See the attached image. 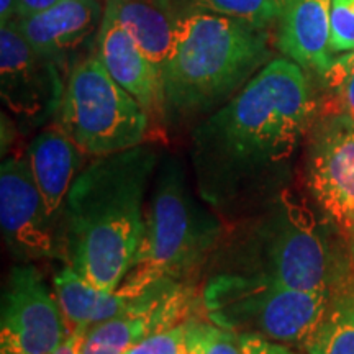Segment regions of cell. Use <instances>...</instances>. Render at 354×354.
Instances as JSON below:
<instances>
[{
	"label": "cell",
	"mask_w": 354,
	"mask_h": 354,
	"mask_svg": "<svg viewBox=\"0 0 354 354\" xmlns=\"http://www.w3.org/2000/svg\"><path fill=\"white\" fill-rule=\"evenodd\" d=\"M218 271L251 274L310 292L333 290L342 282L315 215L290 189H282L241 228Z\"/></svg>",
	"instance_id": "4"
},
{
	"label": "cell",
	"mask_w": 354,
	"mask_h": 354,
	"mask_svg": "<svg viewBox=\"0 0 354 354\" xmlns=\"http://www.w3.org/2000/svg\"><path fill=\"white\" fill-rule=\"evenodd\" d=\"M97 56L109 74L138 100L149 120H159L166 112L165 84L131 35L120 24L112 3H105L97 30Z\"/></svg>",
	"instance_id": "13"
},
{
	"label": "cell",
	"mask_w": 354,
	"mask_h": 354,
	"mask_svg": "<svg viewBox=\"0 0 354 354\" xmlns=\"http://www.w3.org/2000/svg\"><path fill=\"white\" fill-rule=\"evenodd\" d=\"M317 109L307 73L287 57L269 61L192 131L197 196L225 221L258 212L281 192Z\"/></svg>",
	"instance_id": "1"
},
{
	"label": "cell",
	"mask_w": 354,
	"mask_h": 354,
	"mask_svg": "<svg viewBox=\"0 0 354 354\" xmlns=\"http://www.w3.org/2000/svg\"><path fill=\"white\" fill-rule=\"evenodd\" d=\"M302 346L307 354H354V279L335 286L325 313Z\"/></svg>",
	"instance_id": "19"
},
{
	"label": "cell",
	"mask_w": 354,
	"mask_h": 354,
	"mask_svg": "<svg viewBox=\"0 0 354 354\" xmlns=\"http://www.w3.org/2000/svg\"><path fill=\"white\" fill-rule=\"evenodd\" d=\"M127 354H189L185 322L146 336L128 349Z\"/></svg>",
	"instance_id": "24"
},
{
	"label": "cell",
	"mask_w": 354,
	"mask_h": 354,
	"mask_svg": "<svg viewBox=\"0 0 354 354\" xmlns=\"http://www.w3.org/2000/svg\"><path fill=\"white\" fill-rule=\"evenodd\" d=\"M290 2H292V0H276V3H277V6L282 8V12H284V8H286L287 6H289Z\"/></svg>",
	"instance_id": "29"
},
{
	"label": "cell",
	"mask_w": 354,
	"mask_h": 354,
	"mask_svg": "<svg viewBox=\"0 0 354 354\" xmlns=\"http://www.w3.org/2000/svg\"><path fill=\"white\" fill-rule=\"evenodd\" d=\"M63 68L26 41L13 21L0 28V95L20 120L38 127L57 117L66 77Z\"/></svg>",
	"instance_id": "10"
},
{
	"label": "cell",
	"mask_w": 354,
	"mask_h": 354,
	"mask_svg": "<svg viewBox=\"0 0 354 354\" xmlns=\"http://www.w3.org/2000/svg\"><path fill=\"white\" fill-rule=\"evenodd\" d=\"M87 330H76L73 331L68 338L64 339L63 344L56 349L53 354H81V346L84 335H86Z\"/></svg>",
	"instance_id": "27"
},
{
	"label": "cell",
	"mask_w": 354,
	"mask_h": 354,
	"mask_svg": "<svg viewBox=\"0 0 354 354\" xmlns=\"http://www.w3.org/2000/svg\"><path fill=\"white\" fill-rule=\"evenodd\" d=\"M56 122L92 158L143 145L151 125L138 100L110 76L97 55L68 71Z\"/></svg>",
	"instance_id": "7"
},
{
	"label": "cell",
	"mask_w": 354,
	"mask_h": 354,
	"mask_svg": "<svg viewBox=\"0 0 354 354\" xmlns=\"http://www.w3.org/2000/svg\"><path fill=\"white\" fill-rule=\"evenodd\" d=\"M120 24L159 74L165 73L179 15L171 0H109Z\"/></svg>",
	"instance_id": "18"
},
{
	"label": "cell",
	"mask_w": 354,
	"mask_h": 354,
	"mask_svg": "<svg viewBox=\"0 0 354 354\" xmlns=\"http://www.w3.org/2000/svg\"><path fill=\"white\" fill-rule=\"evenodd\" d=\"M330 30L333 55L354 51V0H331Z\"/></svg>",
	"instance_id": "23"
},
{
	"label": "cell",
	"mask_w": 354,
	"mask_h": 354,
	"mask_svg": "<svg viewBox=\"0 0 354 354\" xmlns=\"http://www.w3.org/2000/svg\"><path fill=\"white\" fill-rule=\"evenodd\" d=\"M353 259H354V251H353Z\"/></svg>",
	"instance_id": "31"
},
{
	"label": "cell",
	"mask_w": 354,
	"mask_h": 354,
	"mask_svg": "<svg viewBox=\"0 0 354 354\" xmlns=\"http://www.w3.org/2000/svg\"><path fill=\"white\" fill-rule=\"evenodd\" d=\"M57 2L59 0H17V19L37 15L56 6Z\"/></svg>",
	"instance_id": "26"
},
{
	"label": "cell",
	"mask_w": 354,
	"mask_h": 354,
	"mask_svg": "<svg viewBox=\"0 0 354 354\" xmlns=\"http://www.w3.org/2000/svg\"><path fill=\"white\" fill-rule=\"evenodd\" d=\"M156 167L158 153L146 143L95 158L66 197L61 254L97 289L117 290L135 266Z\"/></svg>",
	"instance_id": "2"
},
{
	"label": "cell",
	"mask_w": 354,
	"mask_h": 354,
	"mask_svg": "<svg viewBox=\"0 0 354 354\" xmlns=\"http://www.w3.org/2000/svg\"><path fill=\"white\" fill-rule=\"evenodd\" d=\"M48 215L26 156H8L0 167V227L13 256L38 261L61 254L55 223Z\"/></svg>",
	"instance_id": "12"
},
{
	"label": "cell",
	"mask_w": 354,
	"mask_h": 354,
	"mask_svg": "<svg viewBox=\"0 0 354 354\" xmlns=\"http://www.w3.org/2000/svg\"><path fill=\"white\" fill-rule=\"evenodd\" d=\"M243 354H297L289 348L259 335H241Z\"/></svg>",
	"instance_id": "25"
},
{
	"label": "cell",
	"mask_w": 354,
	"mask_h": 354,
	"mask_svg": "<svg viewBox=\"0 0 354 354\" xmlns=\"http://www.w3.org/2000/svg\"><path fill=\"white\" fill-rule=\"evenodd\" d=\"M102 17L100 0H59L48 10L12 21L35 50L66 69L71 55L99 30Z\"/></svg>",
	"instance_id": "14"
},
{
	"label": "cell",
	"mask_w": 354,
	"mask_h": 354,
	"mask_svg": "<svg viewBox=\"0 0 354 354\" xmlns=\"http://www.w3.org/2000/svg\"><path fill=\"white\" fill-rule=\"evenodd\" d=\"M185 339L189 354H243L241 335L210 320L189 318L185 322Z\"/></svg>",
	"instance_id": "20"
},
{
	"label": "cell",
	"mask_w": 354,
	"mask_h": 354,
	"mask_svg": "<svg viewBox=\"0 0 354 354\" xmlns=\"http://www.w3.org/2000/svg\"><path fill=\"white\" fill-rule=\"evenodd\" d=\"M343 57H346L348 61H354V51H349V53H344V55H342Z\"/></svg>",
	"instance_id": "30"
},
{
	"label": "cell",
	"mask_w": 354,
	"mask_h": 354,
	"mask_svg": "<svg viewBox=\"0 0 354 354\" xmlns=\"http://www.w3.org/2000/svg\"><path fill=\"white\" fill-rule=\"evenodd\" d=\"M330 91L323 113H344L354 118V61L335 57L328 73L322 77Z\"/></svg>",
	"instance_id": "22"
},
{
	"label": "cell",
	"mask_w": 354,
	"mask_h": 354,
	"mask_svg": "<svg viewBox=\"0 0 354 354\" xmlns=\"http://www.w3.org/2000/svg\"><path fill=\"white\" fill-rule=\"evenodd\" d=\"M330 297L331 290H299L251 274L216 271L203 286L202 310L221 328L304 344Z\"/></svg>",
	"instance_id": "6"
},
{
	"label": "cell",
	"mask_w": 354,
	"mask_h": 354,
	"mask_svg": "<svg viewBox=\"0 0 354 354\" xmlns=\"http://www.w3.org/2000/svg\"><path fill=\"white\" fill-rule=\"evenodd\" d=\"M71 335L56 295L35 266L10 271L2 297L0 353L53 354Z\"/></svg>",
	"instance_id": "9"
},
{
	"label": "cell",
	"mask_w": 354,
	"mask_h": 354,
	"mask_svg": "<svg viewBox=\"0 0 354 354\" xmlns=\"http://www.w3.org/2000/svg\"><path fill=\"white\" fill-rule=\"evenodd\" d=\"M223 234L216 214L190 190L183 165L162 162L145 210V232L135 266L125 279L151 286L161 279L192 284Z\"/></svg>",
	"instance_id": "5"
},
{
	"label": "cell",
	"mask_w": 354,
	"mask_h": 354,
	"mask_svg": "<svg viewBox=\"0 0 354 354\" xmlns=\"http://www.w3.org/2000/svg\"><path fill=\"white\" fill-rule=\"evenodd\" d=\"M305 179L318 207L354 243V118L323 113L313 123Z\"/></svg>",
	"instance_id": "8"
},
{
	"label": "cell",
	"mask_w": 354,
	"mask_h": 354,
	"mask_svg": "<svg viewBox=\"0 0 354 354\" xmlns=\"http://www.w3.org/2000/svg\"><path fill=\"white\" fill-rule=\"evenodd\" d=\"M331 0H292L279 24L276 44L287 59L305 73L323 77L335 57L330 48Z\"/></svg>",
	"instance_id": "15"
},
{
	"label": "cell",
	"mask_w": 354,
	"mask_h": 354,
	"mask_svg": "<svg viewBox=\"0 0 354 354\" xmlns=\"http://www.w3.org/2000/svg\"><path fill=\"white\" fill-rule=\"evenodd\" d=\"M197 302L194 284L161 279L146 287L128 312L88 328L81 354H127L146 336L192 318Z\"/></svg>",
	"instance_id": "11"
},
{
	"label": "cell",
	"mask_w": 354,
	"mask_h": 354,
	"mask_svg": "<svg viewBox=\"0 0 354 354\" xmlns=\"http://www.w3.org/2000/svg\"><path fill=\"white\" fill-rule=\"evenodd\" d=\"M17 19V0H0V24Z\"/></svg>",
	"instance_id": "28"
},
{
	"label": "cell",
	"mask_w": 354,
	"mask_h": 354,
	"mask_svg": "<svg viewBox=\"0 0 354 354\" xmlns=\"http://www.w3.org/2000/svg\"><path fill=\"white\" fill-rule=\"evenodd\" d=\"M192 3L201 10L246 21L258 28H268L282 15L276 0H192Z\"/></svg>",
	"instance_id": "21"
},
{
	"label": "cell",
	"mask_w": 354,
	"mask_h": 354,
	"mask_svg": "<svg viewBox=\"0 0 354 354\" xmlns=\"http://www.w3.org/2000/svg\"><path fill=\"white\" fill-rule=\"evenodd\" d=\"M84 156L87 154L57 122L39 131L28 146L26 159L53 220L61 215L66 197L82 171Z\"/></svg>",
	"instance_id": "16"
},
{
	"label": "cell",
	"mask_w": 354,
	"mask_h": 354,
	"mask_svg": "<svg viewBox=\"0 0 354 354\" xmlns=\"http://www.w3.org/2000/svg\"><path fill=\"white\" fill-rule=\"evenodd\" d=\"M53 284L71 333L76 330H88L128 312L146 289L123 281L117 290H100L71 266H64L55 274Z\"/></svg>",
	"instance_id": "17"
},
{
	"label": "cell",
	"mask_w": 354,
	"mask_h": 354,
	"mask_svg": "<svg viewBox=\"0 0 354 354\" xmlns=\"http://www.w3.org/2000/svg\"><path fill=\"white\" fill-rule=\"evenodd\" d=\"M269 61L268 28L197 7L180 13L162 73L166 110L179 118L212 113Z\"/></svg>",
	"instance_id": "3"
},
{
	"label": "cell",
	"mask_w": 354,
	"mask_h": 354,
	"mask_svg": "<svg viewBox=\"0 0 354 354\" xmlns=\"http://www.w3.org/2000/svg\"><path fill=\"white\" fill-rule=\"evenodd\" d=\"M353 251H354V248H353Z\"/></svg>",
	"instance_id": "32"
}]
</instances>
